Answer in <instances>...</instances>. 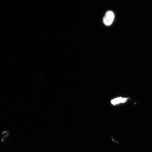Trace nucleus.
<instances>
[{
	"label": "nucleus",
	"instance_id": "2",
	"mask_svg": "<svg viewBox=\"0 0 152 152\" xmlns=\"http://www.w3.org/2000/svg\"><path fill=\"white\" fill-rule=\"evenodd\" d=\"M126 98H122L121 97H119L112 100L111 103L113 104H118L121 103H121H124V102H126Z\"/></svg>",
	"mask_w": 152,
	"mask_h": 152
},
{
	"label": "nucleus",
	"instance_id": "1",
	"mask_svg": "<svg viewBox=\"0 0 152 152\" xmlns=\"http://www.w3.org/2000/svg\"><path fill=\"white\" fill-rule=\"evenodd\" d=\"M115 18V15L113 11H109L106 13L103 18V22L106 26L111 25Z\"/></svg>",
	"mask_w": 152,
	"mask_h": 152
}]
</instances>
